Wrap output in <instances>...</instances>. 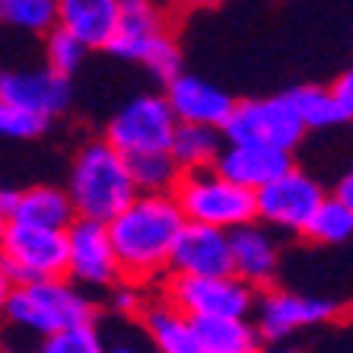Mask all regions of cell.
Returning a JSON list of instances; mask_svg holds the SVG:
<instances>
[{"label": "cell", "instance_id": "obj_1", "mask_svg": "<svg viewBox=\"0 0 353 353\" xmlns=\"http://www.w3.org/2000/svg\"><path fill=\"white\" fill-rule=\"evenodd\" d=\"M185 223H188V216H185L175 194L140 191L108 223L124 277L140 283V280H150L163 271H172V252Z\"/></svg>", "mask_w": 353, "mask_h": 353}, {"label": "cell", "instance_id": "obj_2", "mask_svg": "<svg viewBox=\"0 0 353 353\" xmlns=\"http://www.w3.org/2000/svg\"><path fill=\"white\" fill-rule=\"evenodd\" d=\"M67 191L74 197L77 216L102 223H112L140 194L131 159L108 140H90L77 150Z\"/></svg>", "mask_w": 353, "mask_h": 353}, {"label": "cell", "instance_id": "obj_3", "mask_svg": "<svg viewBox=\"0 0 353 353\" xmlns=\"http://www.w3.org/2000/svg\"><path fill=\"white\" fill-rule=\"evenodd\" d=\"M3 315L17 328L48 337L54 331L96 321V305L70 277H45L10 287L3 293Z\"/></svg>", "mask_w": 353, "mask_h": 353}, {"label": "cell", "instance_id": "obj_4", "mask_svg": "<svg viewBox=\"0 0 353 353\" xmlns=\"http://www.w3.org/2000/svg\"><path fill=\"white\" fill-rule=\"evenodd\" d=\"M175 197H179L188 223H207V226H220V230L232 232L258 220L255 191L226 179L216 165L188 169L175 185Z\"/></svg>", "mask_w": 353, "mask_h": 353}, {"label": "cell", "instance_id": "obj_5", "mask_svg": "<svg viewBox=\"0 0 353 353\" xmlns=\"http://www.w3.org/2000/svg\"><path fill=\"white\" fill-rule=\"evenodd\" d=\"M3 258H0V277L7 293L17 283L45 277H64L67 274V230L32 226L23 220H3Z\"/></svg>", "mask_w": 353, "mask_h": 353}, {"label": "cell", "instance_id": "obj_6", "mask_svg": "<svg viewBox=\"0 0 353 353\" xmlns=\"http://www.w3.org/2000/svg\"><path fill=\"white\" fill-rule=\"evenodd\" d=\"M305 121L296 112L290 92L268 99H245L236 102L230 121L223 124L226 143H258L293 153L305 137Z\"/></svg>", "mask_w": 353, "mask_h": 353}, {"label": "cell", "instance_id": "obj_7", "mask_svg": "<svg viewBox=\"0 0 353 353\" xmlns=\"http://www.w3.org/2000/svg\"><path fill=\"white\" fill-rule=\"evenodd\" d=\"M165 299L188 312L191 319H226V315H252L258 305L255 287L239 274L197 277V274H172L165 280Z\"/></svg>", "mask_w": 353, "mask_h": 353}, {"label": "cell", "instance_id": "obj_8", "mask_svg": "<svg viewBox=\"0 0 353 353\" xmlns=\"http://www.w3.org/2000/svg\"><path fill=\"white\" fill-rule=\"evenodd\" d=\"M179 131V115L172 112L169 99L143 92L134 96L118 108L105 128V140L115 143L124 157H137V153H153V150H169L172 137Z\"/></svg>", "mask_w": 353, "mask_h": 353}, {"label": "cell", "instance_id": "obj_9", "mask_svg": "<svg viewBox=\"0 0 353 353\" xmlns=\"http://www.w3.org/2000/svg\"><path fill=\"white\" fill-rule=\"evenodd\" d=\"M67 277L83 290H112L124 280L108 223L77 216L67 230Z\"/></svg>", "mask_w": 353, "mask_h": 353}, {"label": "cell", "instance_id": "obj_10", "mask_svg": "<svg viewBox=\"0 0 353 353\" xmlns=\"http://www.w3.org/2000/svg\"><path fill=\"white\" fill-rule=\"evenodd\" d=\"M325 197L328 194L321 188V181H315L309 172L293 165L290 172H283L271 185H264L261 191H255L258 220L274 226V230L303 232Z\"/></svg>", "mask_w": 353, "mask_h": 353}, {"label": "cell", "instance_id": "obj_11", "mask_svg": "<svg viewBox=\"0 0 353 353\" xmlns=\"http://www.w3.org/2000/svg\"><path fill=\"white\" fill-rule=\"evenodd\" d=\"M334 312L337 305L328 303V299L268 290L255 305V325L264 341L274 344V341H283V337H290L299 328H312V325L334 319Z\"/></svg>", "mask_w": 353, "mask_h": 353}, {"label": "cell", "instance_id": "obj_12", "mask_svg": "<svg viewBox=\"0 0 353 353\" xmlns=\"http://www.w3.org/2000/svg\"><path fill=\"white\" fill-rule=\"evenodd\" d=\"M172 274L220 277L232 271V232L207 223H185L172 252Z\"/></svg>", "mask_w": 353, "mask_h": 353}, {"label": "cell", "instance_id": "obj_13", "mask_svg": "<svg viewBox=\"0 0 353 353\" xmlns=\"http://www.w3.org/2000/svg\"><path fill=\"white\" fill-rule=\"evenodd\" d=\"M74 99L70 77L45 67H19L7 70L0 77V102H13V105L35 108L41 115H61Z\"/></svg>", "mask_w": 353, "mask_h": 353}, {"label": "cell", "instance_id": "obj_14", "mask_svg": "<svg viewBox=\"0 0 353 353\" xmlns=\"http://www.w3.org/2000/svg\"><path fill=\"white\" fill-rule=\"evenodd\" d=\"M165 99L172 112L179 115V121L188 124H210V128H223L230 121L236 99L230 92H223L220 86H214L204 77L181 74L165 86Z\"/></svg>", "mask_w": 353, "mask_h": 353}, {"label": "cell", "instance_id": "obj_15", "mask_svg": "<svg viewBox=\"0 0 353 353\" xmlns=\"http://www.w3.org/2000/svg\"><path fill=\"white\" fill-rule=\"evenodd\" d=\"M280 248L268 232V223L255 220L232 230V271L255 290H268L277 277Z\"/></svg>", "mask_w": 353, "mask_h": 353}, {"label": "cell", "instance_id": "obj_16", "mask_svg": "<svg viewBox=\"0 0 353 353\" xmlns=\"http://www.w3.org/2000/svg\"><path fill=\"white\" fill-rule=\"evenodd\" d=\"M216 169L226 179L239 181L242 188L261 191L264 185H271L274 179L293 169V157L287 150L258 147V143H226L216 159Z\"/></svg>", "mask_w": 353, "mask_h": 353}, {"label": "cell", "instance_id": "obj_17", "mask_svg": "<svg viewBox=\"0 0 353 353\" xmlns=\"http://www.w3.org/2000/svg\"><path fill=\"white\" fill-rule=\"evenodd\" d=\"M165 32V0H121V29L108 51L121 61H143L147 48Z\"/></svg>", "mask_w": 353, "mask_h": 353}, {"label": "cell", "instance_id": "obj_18", "mask_svg": "<svg viewBox=\"0 0 353 353\" xmlns=\"http://www.w3.org/2000/svg\"><path fill=\"white\" fill-rule=\"evenodd\" d=\"M58 26L90 48H108L121 29V0H58Z\"/></svg>", "mask_w": 353, "mask_h": 353}, {"label": "cell", "instance_id": "obj_19", "mask_svg": "<svg viewBox=\"0 0 353 353\" xmlns=\"http://www.w3.org/2000/svg\"><path fill=\"white\" fill-rule=\"evenodd\" d=\"M143 328H147L153 350L157 353H210L207 344L201 341L197 321L188 312L175 309L169 299L165 303H153L143 312Z\"/></svg>", "mask_w": 353, "mask_h": 353}, {"label": "cell", "instance_id": "obj_20", "mask_svg": "<svg viewBox=\"0 0 353 353\" xmlns=\"http://www.w3.org/2000/svg\"><path fill=\"white\" fill-rule=\"evenodd\" d=\"M13 220L32 223V226H48V230H70V223L77 220L74 197H70V191L54 188V185L23 188Z\"/></svg>", "mask_w": 353, "mask_h": 353}, {"label": "cell", "instance_id": "obj_21", "mask_svg": "<svg viewBox=\"0 0 353 353\" xmlns=\"http://www.w3.org/2000/svg\"><path fill=\"white\" fill-rule=\"evenodd\" d=\"M201 341L210 353H261L264 337L248 315H226V319H194Z\"/></svg>", "mask_w": 353, "mask_h": 353}, {"label": "cell", "instance_id": "obj_22", "mask_svg": "<svg viewBox=\"0 0 353 353\" xmlns=\"http://www.w3.org/2000/svg\"><path fill=\"white\" fill-rule=\"evenodd\" d=\"M223 128H210V124H188L179 121V131L172 137V157L179 159V165L188 169H207L216 165L223 153Z\"/></svg>", "mask_w": 353, "mask_h": 353}, {"label": "cell", "instance_id": "obj_23", "mask_svg": "<svg viewBox=\"0 0 353 353\" xmlns=\"http://www.w3.org/2000/svg\"><path fill=\"white\" fill-rule=\"evenodd\" d=\"M131 159V172L140 191L147 194H175V185L181 181L185 169L172 157V150H153V153H137Z\"/></svg>", "mask_w": 353, "mask_h": 353}, {"label": "cell", "instance_id": "obj_24", "mask_svg": "<svg viewBox=\"0 0 353 353\" xmlns=\"http://www.w3.org/2000/svg\"><path fill=\"white\" fill-rule=\"evenodd\" d=\"M290 99H293L296 112H299L309 131H328V128L350 121L337 96L325 86H296V90H290Z\"/></svg>", "mask_w": 353, "mask_h": 353}, {"label": "cell", "instance_id": "obj_25", "mask_svg": "<svg viewBox=\"0 0 353 353\" xmlns=\"http://www.w3.org/2000/svg\"><path fill=\"white\" fill-rule=\"evenodd\" d=\"M0 17L17 32L45 39L58 29V0H0Z\"/></svg>", "mask_w": 353, "mask_h": 353}, {"label": "cell", "instance_id": "obj_26", "mask_svg": "<svg viewBox=\"0 0 353 353\" xmlns=\"http://www.w3.org/2000/svg\"><path fill=\"white\" fill-rule=\"evenodd\" d=\"M305 239H312L315 245H337L353 236V207H347L341 197L328 194L303 230Z\"/></svg>", "mask_w": 353, "mask_h": 353}, {"label": "cell", "instance_id": "obj_27", "mask_svg": "<svg viewBox=\"0 0 353 353\" xmlns=\"http://www.w3.org/2000/svg\"><path fill=\"white\" fill-rule=\"evenodd\" d=\"M86 51H90V45L80 41L74 32L61 29V26L45 35V64L64 77H74L80 70V64L86 61Z\"/></svg>", "mask_w": 353, "mask_h": 353}, {"label": "cell", "instance_id": "obj_28", "mask_svg": "<svg viewBox=\"0 0 353 353\" xmlns=\"http://www.w3.org/2000/svg\"><path fill=\"white\" fill-rule=\"evenodd\" d=\"M51 128V115H41L35 108L0 102V134L10 140H35Z\"/></svg>", "mask_w": 353, "mask_h": 353}, {"label": "cell", "instance_id": "obj_29", "mask_svg": "<svg viewBox=\"0 0 353 353\" xmlns=\"http://www.w3.org/2000/svg\"><path fill=\"white\" fill-rule=\"evenodd\" d=\"M39 350L41 353H105V344H102V334L96 331V325L86 321V325H74V328L41 337Z\"/></svg>", "mask_w": 353, "mask_h": 353}, {"label": "cell", "instance_id": "obj_30", "mask_svg": "<svg viewBox=\"0 0 353 353\" xmlns=\"http://www.w3.org/2000/svg\"><path fill=\"white\" fill-rule=\"evenodd\" d=\"M140 64L147 67L150 74L157 77L163 86H169L175 77H181V51H179V45H175L172 35L169 32L159 35V39L147 48V54H143Z\"/></svg>", "mask_w": 353, "mask_h": 353}, {"label": "cell", "instance_id": "obj_31", "mask_svg": "<svg viewBox=\"0 0 353 353\" xmlns=\"http://www.w3.org/2000/svg\"><path fill=\"white\" fill-rule=\"evenodd\" d=\"M108 305L115 309L118 315H137V312H147L143 305V293H140L137 280H118L115 287L108 290Z\"/></svg>", "mask_w": 353, "mask_h": 353}, {"label": "cell", "instance_id": "obj_32", "mask_svg": "<svg viewBox=\"0 0 353 353\" xmlns=\"http://www.w3.org/2000/svg\"><path fill=\"white\" fill-rule=\"evenodd\" d=\"M331 92L337 96V102H341V108L347 112V118H353V64L347 67L344 74H341V77L334 80Z\"/></svg>", "mask_w": 353, "mask_h": 353}, {"label": "cell", "instance_id": "obj_33", "mask_svg": "<svg viewBox=\"0 0 353 353\" xmlns=\"http://www.w3.org/2000/svg\"><path fill=\"white\" fill-rule=\"evenodd\" d=\"M19 194H23L19 188H3V194H0V216L3 220H13V214L19 207Z\"/></svg>", "mask_w": 353, "mask_h": 353}, {"label": "cell", "instance_id": "obj_34", "mask_svg": "<svg viewBox=\"0 0 353 353\" xmlns=\"http://www.w3.org/2000/svg\"><path fill=\"white\" fill-rule=\"evenodd\" d=\"M334 197H341L347 207H353V165L347 169L341 179H337V185H334Z\"/></svg>", "mask_w": 353, "mask_h": 353}, {"label": "cell", "instance_id": "obj_35", "mask_svg": "<svg viewBox=\"0 0 353 353\" xmlns=\"http://www.w3.org/2000/svg\"><path fill=\"white\" fill-rule=\"evenodd\" d=\"M105 353H143L140 347H134V344H118V347H108Z\"/></svg>", "mask_w": 353, "mask_h": 353}, {"label": "cell", "instance_id": "obj_36", "mask_svg": "<svg viewBox=\"0 0 353 353\" xmlns=\"http://www.w3.org/2000/svg\"><path fill=\"white\" fill-rule=\"evenodd\" d=\"M191 3H197V7H216V3H223V0H191Z\"/></svg>", "mask_w": 353, "mask_h": 353}, {"label": "cell", "instance_id": "obj_37", "mask_svg": "<svg viewBox=\"0 0 353 353\" xmlns=\"http://www.w3.org/2000/svg\"><path fill=\"white\" fill-rule=\"evenodd\" d=\"M261 353H296V350H261Z\"/></svg>", "mask_w": 353, "mask_h": 353}, {"label": "cell", "instance_id": "obj_38", "mask_svg": "<svg viewBox=\"0 0 353 353\" xmlns=\"http://www.w3.org/2000/svg\"><path fill=\"white\" fill-rule=\"evenodd\" d=\"M35 353H41V350H35Z\"/></svg>", "mask_w": 353, "mask_h": 353}]
</instances>
